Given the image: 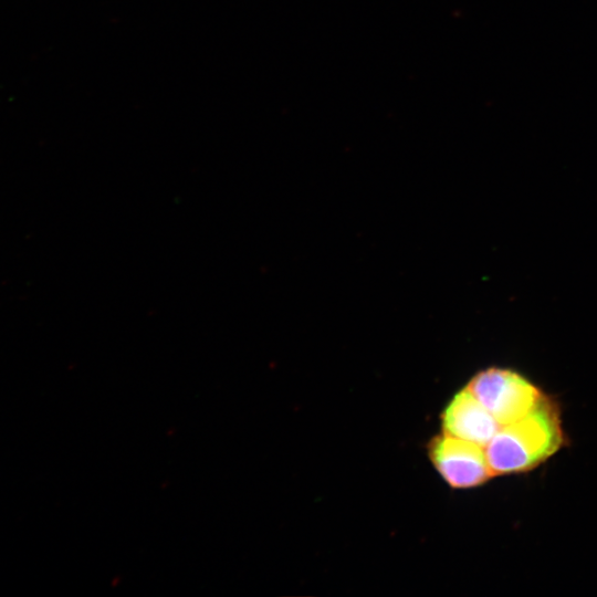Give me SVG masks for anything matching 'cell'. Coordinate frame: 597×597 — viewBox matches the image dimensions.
Listing matches in <instances>:
<instances>
[{"instance_id":"6da1fadb","label":"cell","mask_w":597,"mask_h":597,"mask_svg":"<svg viewBox=\"0 0 597 597\" xmlns=\"http://www.w3.org/2000/svg\"><path fill=\"white\" fill-rule=\"evenodd\" d=\"M563 440L559 411L544 396L526 416L501 426L484 451L493 475L522 473L555 454Z\"/></svg>"},{"instance_id":"7a4b0ae2","label":"cell","mask_w":597,"mask_h":597,"mask_svg":"<svg viewBox=\"0 0 597 597\" xmlns=\"http://www.w3.org/2000/svg\"><path fill=\"white\" fill-rule=\"evenodd\" d=\"M467 388L500 426L521 419L544 397L541 389L521 373L489 367L475 374Z\"/></svg>"},{"instance_id":"3957f363","label":"cell","mask_w":597,"mask_h":597,"mask_svg":"<svg viewBox=\"0 0 597 597\" xmlns=\"http://www.w3.org/2000/svg\"><path fill=\"white\" fill-rule=\"evenodd\" d=\"M432 463L455 489H469L486 482L493 474L484 448L443 433L432 440L429 449Z\"/></svg>"},{"instance_id":"277c9868","label":"cell","mask_w":597,"mask_h":597,"mask_svg":"<svg viewBox=\"0 0 597 597\" xmlns=\"http://www.w3.org/2000/svg\"><path fill=\"white\" fill-rule=\"evenodd\" d=\"M501 426L465 387L442 413L443 433L485 447Z\"/></svg>"}]
</instances>
